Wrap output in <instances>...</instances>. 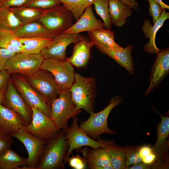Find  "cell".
I'll list each match as a JSON object with an SVG mask.
<instances>
[{
  "label": "cell",
  "mask_w": 169,
  "mask_h": 169,
  "mask_svg": "<svg viewBox=\"0 0 169 169\" xmlns=\"http://www.w3.org/2000/svg\"><path fill=\"white\" fill-rule=\"evenodd\" d=\"M69 147L65 131L60 130L47 140L39 159L37 169H62Z\"/></svg>",
  "instance_id": "1"
},
{
  "label": "cell",
  "mask_w": 169,
  "mask_h": 169,
  "mask_svg": "<svg viewBox=\"0 0 169 169\" xmlns=\"http://www.w3.org/2000/svg\"><path fill=\"white\" fill-rule=\"evenodd\" d=\"M96 83L94 77L75 74L74 81L69 88L71 99L77 108L84 110L90 114L94 112Z\"/></svg>",
  "instance_id": "2"
},
{
  "label": "cell",
  "mask_w": 169,
  "mask_h": 169,
  "mask_svg": "<svg viewBox=\"0 0 169 169\" xmlns=\"http://www.w3.org/2000/svg\"><path fill=\"white\" fill-rule=\"evenodd\" d=\"M121 101L122 99L118 95L112 97L104 109L96 113H91L86 120L81 123L79 126L81 129L90 137L98 140L100 139V136L101 134L114 135L117 133V132L108 127L107 119L112 110Z\"/></svg>",
  "instance_id": "3"
},
{
  "label": "cell",
  "mask_w": 169,
  "mask_h": 169,
  "mask_svg": "<svg viewBox=\"0 0 169 169\" xmlns=\"http://www.w3.org/2000/svg\"><path fill=\"white\" fill-rule=\"evenodd\" d=\"M72 100L69 89L61 91L59 96L51 105L50 118L57 129L65 130L68 126V121L80 111Z\"/></svg>",
  "instance_id": "4"
},
{
  "label": "cell",
  "mask_w": 169,
  "mask_h": 169,
  "mask_svg": "<svg viewBox=\"0 0 169 169\" xmlns=\"http://www.w3.org/2000/svg\"><path fill=\"white\" fill-rule=\"evenodd\" d=\"M72 125L64 130L66 133L69 147L67 154L64 158L65 164L67 163L69 155L74 149L87 146L94 149L103 148L106 146L115 143L113 140H95L89 137L80 128L78 125V118L76 116L73 118Z\"/></svg>",
  "instance_id": "5"
},
{
  "label": "cell",
  "mask_w": 169,
  "mask_h": 169,
  "mask_svg": "<svg viewBox=\"0 0 169 169\" xmlns=\"http://www.w3.org/2000/svg\"><path fill=\"white\" fill-rule=\"evenodd\" d=\"M24 76L51 107L52 103L61 92L51 74L47 70L40 69L31 74Z\"/></svg>",
  "instance_id": "6"
},
{
  "label": "cell",
  "mask_w": 169,
  "mask_h": 169,
  "mask_svg": "<svg viewBox=\"0 0 169 169\" xmlns=\"http://www.w3.org/2000/svg\"><path fill=\"white\" fill-rule=\"evenodd\" d=\"M10 80L25 102L31 108L41 111L50 117L51 107L43 96L19 74H12Z\"/></svg>",
  "instance_id": "7"
},
{
  "label": "cell",
  "mask_w": 169,
  "mask_h": 169,
  "mask_svg": "<svg viewBox=\"0 0 169 169\" xmlns=\"http://www.w3.org/2000/svg\"><path fill=\"white\" fill-rule=\"evenodd\" d=\"M73 19L71 12L60 4L45 10L38 21L48 29L60 33L71 27Z\"/></svg>",
  "instance_id": "8"
},
{
  "label": "cell",
  "mask_w": 169,
  "mask_h": 169,
  "mask_svg": "<svg viewBox=\"0 0 169 169\" xmlns=\"http://www.w3.org/2000/svg\"><path fill=\"white\" fill-rule=\"evenodd\" d=\"M44 59L40 54L16 53L7 61L4 69L11 75L27 76L40 69Z\"/></svg>",
  "instance_id": "9"
},
{
  "label": "cell",
  "mask_w": 169,
  "mask_h": 169,
  "mask_svg": "<svg viewBox=\"0 0 169 169\" xmlns=\"http://www.w3.org/2000/svg\"><path fill=\"white\" fill-rule=\"evenodd\" d=\"M72 65L67 59H44L40 69L51 74L61 91L69 89L74 81L75 73Z\"/></svg>",
  "instance_id": "10"
},
{
  "label": "cell",
  "mask_w": 169,
  "mask_h": 169,
  "mask_svg": "<svg viewBox=\"0 0 169 169\" xmlns=\"http://www.w3.org/2000/svg\"><path fill=\"white\" fill-rule=\"evenodd\" d=\"M32 109L31 123L25 126L24 129L32 135L42 140L47 141L59 130L50 117L41 111L33 108Z\"/></svg>",
  "instance_id": "11"
},
{
  "label": "cell",
  "mask_w": 169,
  "mask_h": 169,
  "mask_svg": "<svg viewBox=\"0 0 169 169\" xmlns=\"http://www.w3.org/2000/svg\"><path fill=\"white\" fill-rule=\"evenodd\" d=\"M24 146L28 154L27 169H37L39 159L47 143L23 128L11 134Z\"/></svg>",
  "instance_id": "12"
},
{
  "label": "cell",
  "mask_w": 169,
  "mask_h": 169,
  "mask_svg": "<svg viewBox=\"0 0 169 169\" xmlns=\"http://www.w3.org/2000/svg\"><path fill=\"white\" fill-rule=\"evenodd\" d=\"M79 34L60 33L56 35L52 41L41 52L44 59H67L66 50L67 47L80 39Z\"/></svg>",
  "instance_id": "13"
},
{
  "label": "cell",
  "mask_w": 169,
  "mask_h": 169,
  "mask_svg": "<svg viewBox=\"0 0 169 169\" xmlns=\"http://www.w3.org/2000/svg\"><path fill=\"white\" fill-rule=\"evenodd\" d=\"M3 105L16 113L21 118L25 126L31 123L32 108L25 102L10 79L4 93Z\"/></svg>",
  "instance_id": "14"
},
{
  "label": "cell",
  "mask_w": 169,
  "mask_h": 169,
  "mask_svg": "<svg viewBox=\"0 0 169 169\" xmlns=\"http://www.w3.org/2000/svg\"><path fill=\"white\" fill-rule=\"evenodd\" d=\"M155 60L151 67L150 84L143 95H148L151 91L158 88L169 73V49H160L156 54Z\"/></svg>",
  "instance_id": "15"
},
{
  "label": "cell",
  "mask_w": 169,
  "mask_h": 169,
  "mask_svg": "<svg viewBox=\"0 0 169 169\" xmlns=\"http://www.w3.org/2000/svg\"><path fill=\"white\" fill-rule=\"evenodd\" d=\"M105 27L104 23L95 17L92 5H90L86 8L76 23L63 33L79 34L81 32H88Z\"/></svg>",
  "instance_id": "16"
},
{
  "label": "cell",
  "mask_w": 169,
  "mask_h": 169,
  "mask_svg": "<svg viewBox=\"0 0 169 169\" xmlns=\"http://www.w3.org/2000/svg\"><path fill=\"white\" fill-rule=\"evenodd\" d=\"M169 18V13L163 9L160 17L155 23L152 25L148 19L144 21L142 26V31L145 37L149 38L148 41L144 46V50L146 53L153 54H156L160 50L156 47V36L157 32L162 26L164 22Z\"/></svg>",
  "instance_id": "17"
},
{
  "label": "cell",
  "mask_w": 169,
  "mask_h": 169,
  "mask_svg": "<svg viewBox=\"0 0 169 169\" xmlns=\"http://www.w3.org/2000/svg\"><path fill=\"white\" fill-rule=\"evenodd\" d=\"M74 44L72 54L67 59L73 65L78 68L82 67L88 63L91 49L93 46L90 40L83 36Z\"/></svg>",
  "instance_id": "18"
},
{
  "label": "cell",
  "mask_w": 169,
  "mask_h": 169,
  "mask_svg": "<svg viewBox=\"0 0 169 169\" xmlns=\"http://www.w3.org/2000/svg\"><path fill=\"white\" fill-rule=\"evenodd\" d=\"M96 48L100 52L112 58L120 66L125 69L130 75L133 74L134 69L131 55L132 47L131 45L118 49Z\"/></svg>",
  "instance_id": "19"
},
{
  "label": "cell",
  "mask_w": 169,
  "mask_h": 169,
  "mask_svg": "<svg viewBox=\"0 0 169 169\" xmlns=\"http://www.w3.org/2000/svg\"><path fill=\"white\" fill-rule=\"evenodd\" d=\"M25 126L16 113L0 104V129L12 134Z\"/></svg>",
  "instance_id": "20"
},
{
  "label": "cell",
  "mask_w": 169,
  "mask_h": 169,
  "mask_svg": "<svg viewBox=\"0 0 169 169\" xmlns=\"http://www.w3.org/2000/svg\"><path fill=\"white\" fill-rule=\"evenodd\" d=\"M13 32L19 38H54L56 35L59 34L48 29L38 21L22 25Z\"/></svg>",
  "instance_id": "21"
},
{
  "label": "cell",
  "mask_w": 169,
  "mask_h": 169,
  "mask_svg": "<svg viewBox=\"0 0 169 169\" xmlns=\"http://www.w3.org/2000/svg\"><path fill=\"white\" fill-rule=\"evenodd\" d=\"M88 34L93 46L116 49L122 48L115 41V34L110 29L100 28L88 32Z\"/></svg>",
  "instance_id": "22"
},
{
  "label": "cell",
  "mask_w": 169,
  "mask_h": 169,
  "mask_svg": "<svg viewBox=\"0 0 169 169\" xmlns=\"http://www.w3.org/2000/svg\"><path fill=\"white\" fill-rule=\"evenodd\" d=\"M109 6L112 24L117 27L123 26L131 15L132 7L121 0H110Z\"/></svg>",
  "instance_id": "23"
},
{
  "label": "cell",
  "mask_w": 169,
  "mask_h": 169,
  "mask_svg": "<svg viewBox=\"0 0 169 169\" xmlns=\"http://www.w3.org/2000/svg\"><path fill=\"white\" fill-rule=\"evenodd\" d=\"M81 152L90 169L111 165L108 153L103 148L94 149L85 147L81 149Z\"/></svg>",
  "instance_id": "24"
},
{
  "label": "cell",
  "mask_w": 169,
  "mask_h": 169,
  "mask_svg": "<svg viewBox=\"0 0 169 169\" xmlns=\"http://www.w3.org/2000/svg\"><path fill=\"white\" fill-rule=\"evenodd\" d=\"M158 113L161 119L157 128V139L152 149L156 155L160 156L166 151L167 147L166 139L169 134V118Z\"/></svg>",
  "instance_id": "25"
},
{
  "label": "cell",
  "mask_w": 169,
  "mask_h": 169,
  "mask_svg": "<svg viewBox=\"0 0 169 169\" xmlns=\"http://www.w3.org/2000/svg\"><path fill=\"white\" fill-rule=\"evenodd\" d=\"M10 8L21 26L38 21L45 10L25 6Z\"/></svg>",
  "instance_id": "26"
},
{
  "label": "cell",
  "mask_w": 169,
  "mask_h": 169,
  "mask_svg": "<svg viewBox=\"0 0 169 169\" xmlns=\"http://www.w3.org/2000/svg\"><path fill=\"white\" fill-rule=\"evenodd\" d=\"M28 160L10 148L0 155V169H18L27 166Z\"/></svg>",
  "instance_id": "27"
},
{
  "label": "cell",
  "mask_w": 169,
  "mask_h": 169,
  "mask_svg": "<svg viewBox=\"0 0 169 169\" xmlns=\"http://www.w3.org/2000/svg\"><path fill=\"white\" fill-rule=\"evenodd\" d=\"M19 39L23 44L21 53L37 54H40L44 48L52 41L53 38L36 37Z\"/></svg>",
  "instance_id": "28"
},
{
  "label": "cell",
  "mask_w": 169,
  "mask_h": 169,
  "mask_svg": "<svg viewBox=\"0 0 169 169\" xmlns=\"http://www.w3.org/2000/svg\"><path fill=\"white\" fill-rule=\"evenodd\" d=\"M23 44L13 31L0 30V48L15 54L22 52Z\"/></svg>",
  "instance_id": "29"
},
{
  "label": "cell",
  "mask_w": 169,
  "mask_h": 169,
  "mask_svg": "<svg viewBox=\"0 0 169 169\" xmlns=\"http://www.w3.org/2000/svg\"><path fill=\"white\" fill-rule=\"evenodd\" d=\"M112 143L103 148L108 155L114 169H125V148Z\"/></svg>",
  "instance_id": "30"
},
{
  "label": "cell",
  "mask_w": 169,
  "mask_h": 169,
  "mask_svg": "<svg viewBox=\"0 0 169 169\" xmlns=\"http://www.w3.org/2000/svg\"><path fill=\"white\" fill-rule=\"evenodd\" d=\"M21 26L10 7L0 8V30L14 31Z\"/></svg>",
  "instance_id": "31"
},
{
  "label": "cell",
  "mask_w": 169,
  "mask_h": 169,
  "mask_svg": "<svg viewBox=\"0 0 169 169\" xmlns=\"http://www.w3.org/2000/svg\"><path fill=\"white\" fill-rule=\"evenodd\" d=\"M73 14L76 21L83 14L86 8L92 5L94 0H59Z\"/></svg>",
  "instance_id": "32"
},
{
  "label": "cell",
  "mask_w": 169,
  "mask_h": 169,
  "mask_svg": "<svg viewBox=\"0 0 169 169\" xmlns=\"http://www.w3.org/2000/svg\"><path fill=\"white\" fill-rule=\"evenodd\" d=\"M110 0H94L93 4L97 13L103 21L106 28L110 29L112 22L109 12V3Z\"/></svg>",
  "instance_id": "33"
},
{
  "label": "cell",
  "mask_w": 169,
  "mask_h": 169,
  "mask_svg": "<svg viewBox=\"0 0 169 169\" xmlns=\"http://www.w3.org/2000/svg\"><path fill=\"white\" fill-rule=\"evenodd\" d=\"M125 148V169L130 165L142 162L139 153V148L128 147Z\"/></svg>",
  "instance_id": "34"
},
{
  "label": "cell",
  "mask_w": 169,
  "mask_h": 169,
  "mask_svg": "<svg viewBox=\"0 0 169 169\" xmlns=\"http://www.w3.org/2000/svg\"><path fill=\"white\" fill-rule=\"evenodd\" d=\"M60 4L61 3L59 0H29L23 6L46 10Z\"/></svg>",
  "instance_id": "35"
},
{
  "label": "cell",
  "mask_w": 169,
  "mask_h": 169,
  "mask_svg": "<svg viewBox=\"0 0 169 169\" xmlns=\"http://www.w3.org/2000/svg\"><path fill=\"white\" fill-rule=\"evenodd\" d=\"M13 137L8 132L0 131V155L10 148L14 141Z\"/></svg>",
  "instance_id": "36"
},
{
  "label": "cell",
  "mask_w": 169,
  "mask_h": 169,
  "mask_svg": "<svg viewBox=\"0 0 169 169\" xmlns=\"http://www.w3.org/2000/svg\"><path fill=\"white\" fill-rule=\"evenodd\" d=\"M149 4V13L152 18V22L154 24L161 15L163 10L160 5L153 0H147Z\"/></svg>",
  "instance_id": "37"
},
{
  "label": "cell",
  "mask_w": 169,
  "mask_h": 169,
  "mask_svg": "<svg viewBox=\"0 0 169 169\" xmlns=\"http://www.w3.org/2000/svg\"><path fill=\"white\" fill-rule=\"evenodd\" d=\"M67 162L70 166L75 169H84L87 165L83 157L79 155L69 157Z\"/></svg>",
  "instance_id": "38"
},
{
  "label": "cell",
  "mask_w": 169,
  "mask_h": 169,
  "mask_svg": "<svg viewBox=\"0 0 169 169\" xmlns=\"http://www.w3.org/2000/svg\"><path fill=\"white\" fill-rule=\"evenodd\" d=\"M15 54L6 49L0 48V71L4 69L7 61Z\"/></svg>",
  "instance_id": "39"
},
{
  "label": "cell",
  "mask_w": 169,
  "mask_h": 169,
  "mask_svg": "<svg viewBox=\"0 0 169 169\" xmlns=\"http://www.w3.org/2000/svg\"><path fill=\"white\" fill-rule=\"evenodd\" d=\"M29 0H0V8L17 7L24 5Z\"/></svg>",
  "instance_id": "40"
},
{
  "label": "cell",
  "mask_w": 169,
  "mask_h": 169,
  "mask_svg": "<svg viewBox=\"0 0 169 169\" xmlns=\"http://www.w3.org/2000/svg\"><path fill=\"white\" fill-rule=\"evenodd\" d=\"M11 74L5 69L0 71V92L5 90L10 79Z\"/></svg>",
  "instance_id": "41"
},
{
  "label": "cell",
  "mask_w": 169,
  "mask_h": 169,
  "mask_svg": "<svg viewBox=\"0 0 169 169\" xmlns=\"http://www.w3.org/2000/svg\"><path fill=\"white\" fill-rule=\"evenodd\" d=\"M152 153H154L152 149L149 146H143L139 148V153L141 159Z\"/></svg>",
  "instance_id": "42"
},
{
  "label": "cell",
  "mask_w": 169,
  "mask_h": 169,
  "mask_svg": "<svg viewBox=\"0 0 169 169\" xmlns=\"http://www.w3.org/2000/svg\"><path fill=\"white\" fill-rule=\"evenodd\" d=\"M156 155L154 153H151L142 158V162L149 165L153 163L156 160Z\"/></svg>",
  "instance_id": "43"
},
{
  "label": "cell",
  "mask_w": 169,
  "mask_h": 169,
  "mask_svg": "<svg viewBox=\"0 0 169 169\" xmlns=\"http://www.w3.org/2000/svg\"><path fill=\"white\" fill-rule=\"evenodd\" d=\"M150 167L148 165L143 162L133 165L131 166H128L127 169H149Z\"/></svg>",
  "instance_id": "44"
},
{
  "label": "cell",
  "mask_w": 169,
  "mask_h": 169,
  "mask_svg": "<svg viewBox=\"0 0 169 169\" xmlns=\"http://www.w3.org/2000/svg\"><path fill=\"white\" fill-rule=\"evenodd\" d=\"M158 3L161 6V8L163 9H169V6L167 5L164 3L162 0H153Z\"/></svg>",
  "instance_id": "45"
},
{
  "label": "cell",
  "mask_w": 169,
  "mask_h": 169,
  "mask_svg": "<svg viewBox=\"0 0 169 169\" xmlns=\"http://www.w3.org/2000/svg\"><path fill=\"white\" fill-rule=\"evenodd\" d=\"M5 90L0 92V104H3L4 100V93Z\"/></svg>",
  "instance_id": "46"
},
{
  "label": "cell",
  "mask_w": 169,
  "mask_h": 169,
  "mask_svg": "<svg viewBox=\"0 0 169 169\" xmlns=\"http://www.w3.org/2000/svg\"><path fill=\"white\" fill-rule=\"evenodd\" d=\"M2 131L1 129H0V131Z\"/></svg>",
  "instance_id": "47"
}]
</instances>
